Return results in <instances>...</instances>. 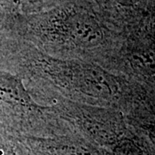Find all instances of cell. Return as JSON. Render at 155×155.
<instances>
[{
    "mask_svg": "<svg viewBox=\"0 0 155 155\" xmlns=\"http://www.w3.org/2000/svg\"><path fill=\"white\" fill-rule=\"evenodd\" d=\"M32 63L44 78L54 83L64 94L76 96L78 102L100 107L112 103L118 93L115 78L95 62L42 55L33 58Z\"/></svg>",
    "mask_w": 155,
    "mask_h": 155,
    "instance_id": "cell-1",
    "label": "cell"
},
{
    "mask_svg": "<svg viewBox=\"0 0 155 155\" xmlns=\"http://www.w3.org/2000/svg\"><path fill=\"white\" fill-rule=\"evenodd\" d=\"M41 33L51 43L58 44L63 50L90 52L100 49L104 32L100 21L92 13L81 8H67L56 12L48 19Z\"/></svg>",
    "mask_w": 155,
    "mask_h": 155,
    "instance_id": "cell-2",
    "label": "cell"
},
{
    "mask_svg": "<svg viewBox=\"0 0 155 155\" xmlns=\"http://www.w3.org/2000/svg\"><path fill=\"white\" fill-rule=\"evenodd\" d=\"M134 72L146 76L155 75V50L153 48L138 50L127 57Z\"/></svg>",
    "mask_w": 155,
    "mask_h": 155,
    "instance_id": "cell-3",
    "label": "cell"
},
{
    "mask_svg": "<svg viewBox=\"0 0 155 155\" xmlns=\"http://www.w3.org/2000/svg\"><path fill=\"white\" fill-rule=\"evenodd\" d=\"M50 0H21V4H25L28 7H39L43 5Z\"/></svg>",
    "mask_w": 155,
    "mask_h": 155,
    "instance_id": "cell-4",
    "label": "cell"
},
{
    "mask_svg": "<svg viewBox=\"0 0 155 155\" xmlns=\"http://www.w3.org/2000/svg\"><path fill=\"white\" fill-rule=\"evenodd\" d=\"M117 3L119 4H122L124 5H133L134 0H116Z\"/></svg>",
    "mask_w": 155,
    "mask_h": 155,
    "instance_id": "cell-5",
    "label": "cell"
}]
</instances>
